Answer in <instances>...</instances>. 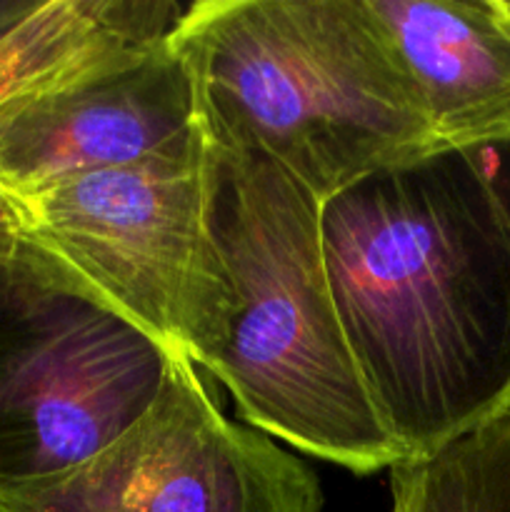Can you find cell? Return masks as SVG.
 Segmentation results:
<instances>
[{
  "instance_id": "1",
  "label": "cell",
  "mask_w": 510,
  "mask_h": 512,
  "mask_svg": "<svg viewBox=\"0 0 510 512\" xmlns=\"http://www.w3.org/2000/svg\"><path fill=\"white\" fill-rule=\"evenodd\" d=\"M490 150L383 168L320 208L340 328L403 460L510 410V185Z\"/></svg>"
},
{
  "instance_id": "2",
  "label": "cell",
  "mask_w": 510,
  "mask_h": 512,
  "mask_svg": "<svg viewBox=\"0 0 510 512\" xmlns=\"http://www.w3.org/2000/svg\"><path fill=\"white\" fill-rule=\"evenodd\" d=\"M210 145L215 285L185 358L273 440L358 475L403 463L340 328L325 273L323 203L260 150Z\"/></svg>"
},
{
  "instance_id": "3",
  "label": "cell",
  "mask_w": 510,
  "mask_h": 512,
  "mask_svg": "<svg viewBox=\"0 0 510 512\" xmlns=\"http://www.w3.org/2000/svg\"><path fill=\"white\" fill-rule=\"evenodd\" d=\"M170 43L205 133L265 153L320 203L443 150L365 0H200Z\"/></svg>"
},
{
  "instance_id": "4",
  "label": "cell",
  "mask_w": 510,
  "mask_h": 512,
  "mask_svg": "<svg viewBox=\"0 0 510 512\" xmlns=\"http://www.w3.org/2000/svg\"><path fill=\"white\" fill-rule=\"evenodd\" d=\"M203 123L153 155L13 198L20 240L55 275L183 353L215 283Z\"/></svg>"
},
{
  "instance_id": "5",
  "label": "cell",
  "mask_w": 510,
  "mask_h": 512,
  "mask_svg": "<svg viewBox=\"0 0 510 512\" xmlns=\"http://www.w3.org/2000/svg\"><path fill=\"white\" fill-rule=\"evenodd\" d=\"M170 355L20 240L0 280V488L103 450L153 403Z\"/></svg>"
},
{
  "instance_id": "6",
  "label": "cell",
  "mask_w": 510,
  "mask_h": 512,
  "mask_svg": "<svg viewBox=\"0 0 510 512\" xmlns=\"http://www.w3.org/2000/svg\"><path fill=\"white\" fill-rule=\"evenodd\" d=\"M0 512H323V490L270 435L225 418L173 353L138 420L68 473L0 488Z\"/></svg>"
},
{
  "instance_id": "7",
  "label": "cell",
  "mask_w": 510,
  "mask_h": 512,
  "mask_svg": "<svg viewBox=\"0 0 510 512\" xmlns=\"http://www.w3.org/2000/svg\"><path fill=\"white\" fill-rule=\"evenodd\" d=\"M200 120L170 35L113 50L0 100V190L25 198L153 155Z\"/></svg>"
},
{
  "instance_id": "8",
  "label": "cell",
  "mask_w": 510,
  "mask_h": 512,
  "mask_svg": "<svg viewBox=\"0 0 510 512\" xmlns=\"http://www.w3.org/2000/svg\"><path fill=\"white\" fill-rule=\"evenodd\" d=\"M443 150L510 143V20L500 0H365Z\"/></svg>"
},
{
  "instance_id": "9",
  "label": "cell",
  "mask_w": 510,
  "mask_h": 512,
  "mask_svg": "<svg viewBox=\"0 0 510 512\" xmlns=\"http://www.w3.org/2000/svg\"><path fill=\"white\" fill-rule=\"evenodd\" d=\"M188 5L175 0L35 3L0 33V100L105 53L163 40Z\"/></svg>"
},
{
  "instance_id": "10",
  "label": "cell",
  "mask_w": 510,
  "mask_h": 512,
  "mask_svg": "<svg viewBox=\"0 0 510 512\" xmlns=\"http://www.w3.org/2000/svg\"><path fill=\"white\" fill-rule=\"evenodd\" d=\"M390 512H510V410L390 468Z\"/></svg>"
},
{
  "instance_id": "11",
  "label": "cell",
  "mask_w": 510,
  "mask_h": 512,
  "mask_svg": "<svg viewBox=\"0 0 510 512\" xmlns=\"http://www.w3.org/2000/svg\"><path fill=\"white\" fill-rule=\"evenodd\" d=\"M20 255V218L10 195L0 190V280L13 270Z\"/></svg>"
},
{
  "instance_id": "12",
  "label": "cell",
  "mask_w": 510,
  "mask_h": 512,
  "mask_svg": "<svg viewBox=\"0 0 510 512\" xmlns=\"http://www.w3.org/2000/svg\"><path fill=\"white\" fill-rule=\"evenodd\" d=\"M30 10V5H8V3H0V33H3L5 28H8L10 23H15V20L20 18V15H25Z\"/></svg>"
},
{
  "instance_id": "13",
  "label": "cell",
  "mask_w": 510,
  "mask_h": 512,
  "mask_svg": "<svg viewBox=\"0 0 510 512\" xmlns=\"http://www.w3.org/2000/svg\"><path fill=\"white\" fill-rule=\"evenodd\" d=\"M500 150H503V155H505V180H508V185H510V143H505V145H500Z\"/></svg>"
},
{
  "instance_id": "14",
  "label": "cell",
  "mask_w": 510,
  "mask_h": 512,
  "mask_svg": "<svg viewBox=\"0 0 510 512\" xmlns=\"http://www.w3.org/2000/svg\"><path fill=\"white\" fill-rule=\"evenodd\" d=\"M500 3H503V10H505V15H508V20H510V0H500Z\"/></svg>"
}]
</instances>
